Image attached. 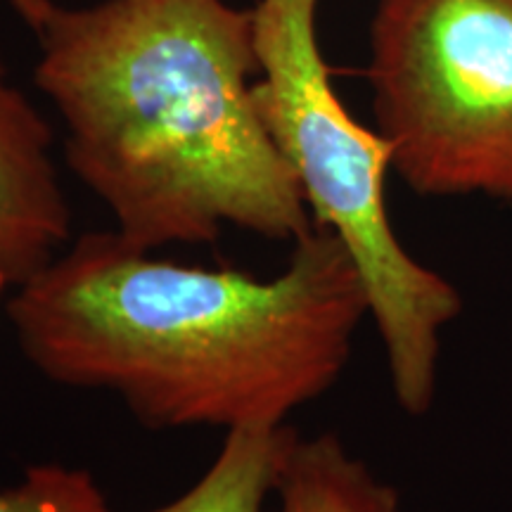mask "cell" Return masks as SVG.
<instances>
[{
  "instance_id": "obj_1",
  "label": "cell",
  "mask_w": 512,
  "mask_h": 512,
  "mask_svg": "<svg viewBox=\"0 0 512 512\" xmlns=\"http://www.w3.org/2000/svg\"><path fill=\"white\" fill-rule=\"evenodd\" d=\"M8 316L46 380L119 396L152 430L230 432L285 425L328 392L370 306L323 226L294 240L271 280L171 264L95 230L17 285Z\"/></svg>"
},
{
  "instance_id": "obj_2",
  "label": "cell",
  "mask_w": 512,
  "mask_h": 512,
  "mask_svg": "<svg viewBox=\"0 0 512 512\" xmlns=\"http://www.w3.org/2000/svg\"><path fill=\"white\" fill-rule=\"evenodd\" d=\"M34 69L64 159L133 247L209 245L233 226L311 233V209L254 102L252 10L226 0L55 5Z\"/></svg>"
},
{
  "instance_id": "obj_3",
  "label": "cell",
  "mask_w": 512,
  "mask_h": 512,
  "mask_svg": "<svg viewBox=\"0 0 512 512\" xmlns=\"http://www.w3.org/2000/svg\"><path fill=\"white\" fill-rule=\"evenodd\" d=\"M320 0H256L254 102L302 185L313 223L332 230L358 266L387 354L394 399L408 415L432 408L441 332L463 311L444 275L396 238L384 202L392 145L344 107L320 53Z\"/></svg>"
},
{
  "instance_id": "obj_4",
  "label": "cell",
  "mask_w": 512,
  "mask_h": 512,
  "mask_svg": "<svg viewBox=\"0 0 512 512\" xmlns=\"http://www.w3.org/2000/svg\"><path fill=\"white\" fill-rule=\"evenodd\" d=\"M368 81L408 188L512 202V0H377Z\"/></svg>"
},
{
  "instance_id": "obj_5",
  "label": "cell",
  "mask_w": 512,
  "mask_h": 512,
  "mask_svg": "<svg viewBox=\"0 0 512 512\" xmlns=\"http://www.w3.org/2000/svg\"><path fill=\"white\" fill-rule=\"evenodd\" d=\"M53 131L12 86L0 57V273L22 285L64 252L72 209L53 162Z\"/></svg>"
},
{
  "instance_id": "obj_6",
  "label": "cell",
  "mask_w": 512,
  "mask_h": 512,
  "mask_svg": "<svg viewBox=\"0 0 512 512\" xmlns=\"http://www.w3.org/2000/svg\"><path fill=\"white\" fill-rule=\"evenodd\" d=\"M275 494V512H401L399 491L330 432L294 437Z\"/></svg>"
},
{
  "instance_id": "obj_7",
  "label": "cell",
  "mask_w": 512,
  "mask_h": 512,
  "mask_svg": "<svg viewBox=\"0 0 512 512\" xmlns=\"http://www.w3.org/2000/svg\"><path fill=\"white\" fill-rule=\"evenodd\" d=\"M294 437L297 432L287 425H252L226 432L219 456L197 484L150 512H264Z\"/></svg>"
},
{
  "instance_id": "obj_8",
  "label": "cell",
  "mask_w": 512,
  "mask_h": 512,
  "mask_svg": "<svg viewBox=\"0 0 512 512\" xmlns=\"http://www.w3.org/2000/svg\"><path fill=\"white\" fill-rule=\"evenodd\" d=\"M0 512H112L88 470L57 463L31 465L22 482L0 489Z\"/></svg>"
},
{
  "instance_id": "obj_9",
  "label": "cell",
  "mask_w": 512,
  "mask_h": 512,
  "mask_svg": "<svg viewBox=\"0 0 512 512\" xmlns=\"http://www.w3.org/2000/svg\"><path fill=\"white\" fill-rule=\"evenodd\" d=\"M8 5L36 36L41 34V29L46 27L48 17L55 10L53 0H8Z\"/></svg>"
},
{
  "instance_id": "obj_10",
  "label": "cell",
  "mask_w": 512,
  "mask_h": 512,
  "mask_svg": "<svg viewBox=\"0 0 512 512\" xmlns=\"http://www.w3.org/2000/svg\"><path fill=\"white\" fill-rule=\"evenodd\" d=\"M5 283H8V280H5V275H3V273H0V287H3Z\"/></svg>"
}]
</instances>
